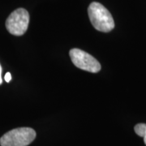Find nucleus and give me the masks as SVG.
I'll return each instance as SVG.
<instances>
[{"mask_svg": "<svg viewBox=\"0 0 146 146\" xmlns=\"http://www.w3.org/2000/svg\"><path fill=\"white\" fill-rule=\"evenodd\" d=\"M89 20L94 29L100 32L109 33L115 28V21L109 11L98 2L90 3L88 8Z\"/></svg>", "mask_w": 146, "mask_h": 146, "instance_id": "f257e3e1", "label": "nucleus"}, {"mask_svg": "<svg viewBox=\"0 0 146 146\" xmlns=\"http://www.w3.org/2000/svg\"><path fill=\"white\" fill-rule=\"evenodd\" d=\"M36 131L30 127H19L9 131L0 138L1 146H27L36 138Z\"/></svg>", "mask_w": 146, "mask_h": 146, "instance_id": "f03ea898", "label": "nucleus"}, {"mask_svg": "<svg viewBox=\"0 0 146 146\" xmlns=\"http://www.w3.org/2000/svg\"><path fill=\"white\" fill-rule=\"evenodd\" d=\"M29 24V14L25 8H18L11 12L6 21V28L11 34L22 36L25 33Z\"/></svg>", "mask_w": 146, "mask_h": 146, "instance_id": "7ed1b4c3", "label": "nucleus"}, {"mask_svg": "<svg viewBox=\"0 0 146 146\" xmlns=\"http://www.w3.org/2000/svg\"><path fill=\"white\" fill-rule=\"evenodd\" d=\"M73 64L80 69L92 73H97L101 71L100 63L91 54L77 48L72 49L69 52Z\"/></svg>", "mask_w": 146, "mask_h": 146, "instance_id": "20e7f679", "label": "nucleus"}, {"mask_svg": "<svg viewBox=\"0 0 146 146\" xmlns=\"http://www.w3.org/2000/svg\"><path fill=\"white\" fill-rule=\"evenodd\" d=\"M135 132L141 137L146 136V123H138L134 127Z\"/></svg>", "mask_w": 146, "mask_h": 146, "instance_id": "39448f33", "label": "nucleus"}, {"mask_svg": "<svg viewBox=\"0 0 146 146\" xmlns=\"http://www.w3.org/2000/svg\"><path fill=\"white\" fill-rule=\"evenodd\" d=\"M4 80H5L6 82L9 83L11 80V75L10 72H7L5 74V76H4Z\"/></svg>", "mask_w": 146, "mask_h": 146, "instance_id": "423d86ee", "label": "nucleus"}, {"mask_svg": "<svg viewBox=\"0 0 146 146\" xmlns=\"http://www.w3.org/2000/svg\"><path fill=\"white\" fill-rule=\"evenodd\" d=\"M3 83V79H2V67L0 64V84Z\"/></svg>", "mask_w": 146, "mask_h": 146, "instance_id": "0eeeda50", "label": "nucleus"}, {"mask_svg": "<svg viewBox=\"0 0 146 146\" xmlns=\"http://www.w3.org/2000/svg\"><path fill=\"white\" fill-rule=\"evenodd\" d=\"M144 142H145V144L146 145V136L145 137H144Z\"/></svg>", "mask_w": 146, "mask_h": 146, "instance_id": "6e6552de", "label": "nucleus"}]
</instances>
